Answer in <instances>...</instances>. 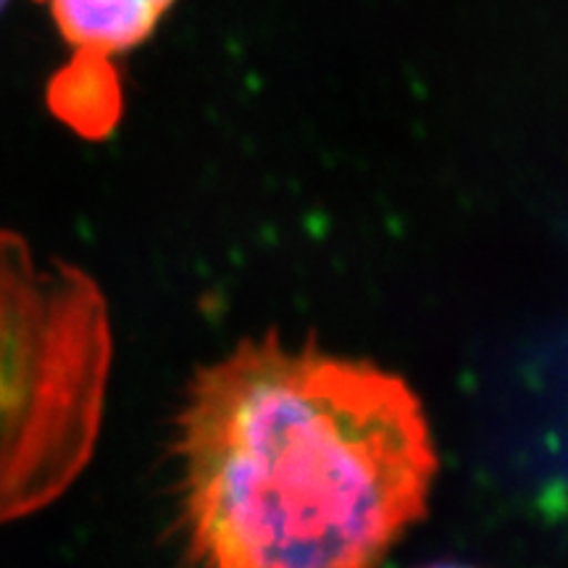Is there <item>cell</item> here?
I'll return each mask as SVG.
<instances>
[{
	"label": "cell",
	"mask_w": 568,
	"mask_h": 568,
	"mask_svg": "<svg viewBox=\"0 0 568 568\" xmlns=\"http://www.w3.org/2000/svg\"><path fill=\"white\" fill-rule=\"evenodd\" d=\"M6 3H9V0H0V11H3V9H6Z\"/></svg>",
	"instance_id": "cell-5"
},
{
	"label": "cell",
	"mask_w": 568,
	"mask_h": 568,
	"mask_svg": "<svg viewBox=\"0 0 568 568\" xmlns=\"http://www.w3.org/2000/svg\"><path fill=\"white\" fill-rule=\"evenodd\" d=\"M74 51L122 55L148 42L176 0H38Z\"/></svg>",
	"instance_id": "cell-4"
},
{
	"label": "cell",
	"mask_w": 568,
	"mask_h": 568,
	"mask_svg": "<svg viewBox=\"0 0 568 568\" xmlns=\"http://www.w3.org/2000/svg\"><path fill=\"white\" fill-rule=\"evenodd\" d=\"M172 458L184 548L213 568L379 564L426 516L439 468L403 376L280 335L193 376Z\"/></svg>",
	"instance_id": "cell-1"
},
{
	"label": "cell",
	"mask_w": 568,
	"mask_h": 568,
	"mask_svg": "<svg viewBox=\"0 0 568 568\" xmlns=\"http://www.w3.org/2000/svg\"><path fill=\"white\" fill-rule=\"evenodd\" d=\"M111 351L98 282L0 230V524L53 506L88 468Z\"/></svg>",
	"instance_id": "cell-2"
},
{
	"label": "cell",
	"mask_w": 568,
	"mask_h": 568,
	"mask_svg": "<svg viewBox=\"0 0 568 568\" xmlns=\"http://www.w3.org/2000/svg\"><path fill=\"white\" fill-rule=\"evenodd\" d=\"M45 105L63 126L84 140L101 142L124 116L122 74L111 55L74 51L45 84Z\"/></svg>",
	"instance_id": "cell-3"
}]
</instances>
